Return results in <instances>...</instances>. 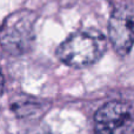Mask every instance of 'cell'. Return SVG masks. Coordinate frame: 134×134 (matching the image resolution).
<instances>
[{
    "mask_svg": "<svg viewBox=\"0 0 134 134\" xmlns=\"http://www.w3.org/2000/svg\"><path fill=\"white\" fill-rule=\"evenodd\" d=\"M106 38L93 28L72 33L58 47V59L69 67L81 68L97 63L106 52Z\"/></svg>",
    "mask_w": 134,
    "mask_h": 134,
    "instance_id": "6da1fadb",
    "label": "cell"
},
{
    "mask_svg": "<svg viewBox=\"0 0 134 134\" xmlns=\"http://www.w3.org/2000/svg\"><path fill=\"white\" fill-rule=\"evenodd\" d=\"M109 39L120 55H126L134 45V11L127 7L116 8L109 19Z\"/></svg>",
    "mask_w": 134,
    "mask_h": 134,
    "instance_id": "277c9868",
    "label": "cell"
},
{
    "mask_svg": "<svg viewBox=\"0 0 134 134\" xmlns=\"http://www.w3.org/2000/svg\"><path fill=\"white\" fill-rule=\"evenodd\" d=\"M134 128V108L124 101H109L94 114L95 134H127Z\"/></svg>",
    "mask_w": 134,
    "mask_h": 134,
    "instance_id": "3957f363",
    "label": "cell"
},
{
    "mask_svg": "<svg viewBox=\"0 0 134 134\" xmlns=\"http://www.w3.org/2000/svg\"><path fill=\"white\" fill-rule=\"evenodd\" d=\"M34 15L31 12L20 11L8 15L2 25L1 45L4 51L11 54H23L33 40Z\"/></svg>",
    "mask_w": 134,
    "mask_h": 134,
    "instance_id": "7a4b0ae2",
    "label": "cell"
}]
</instances>
